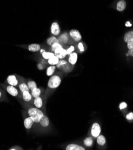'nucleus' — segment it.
Returning a JSON list of instances; mask_svg holds the SVG:
<instances>
[{"label":"nucleus","instance_id":"obj_21","mask_svg":"<svg viewBox=\"0 0 133 150\" xmlns=\"http://www.w3.org/2000/svg\"><path fill=\"white\" fill-rule=\"evenodd\" d=\"M42 88H38V87H36L35 88H34L33 90H32V91L30 92L31 94L32 95L33 97L34 98H36V97H38V96H40L42 95Z\"/></svg>","mask_w":133,"mask_h":150},{"label":"nucleus","instance_id":"obj_9","mask_svg":"<svg viewBox=\"0 0 133 150\" xmlns=\"http://www.w3.org/2000/svg\"><path fill=\"white\" fill-rule=\"evenodd\" d=\"M21 96H22L21 99H22V100L33 105L34 98L33 97L30 92H29V91H24V92H22Z\"/></svg>","mask_w":133,"mask_h":150},{"label":"nucleus","instance_id":"obj_19","mask_svg":"<svg viewBox=\"0 0 133 150\" xmlns=\"http://www.w3.org/2000/svg\"><path fill=\"white\" fill-rule=\"evenodd\" d=\"M127 7V3L125 0H120L116 4V10L118 11H123Z\"/></svg>","mask_w":133,"mask_h":150},{"label":"nucleus","instance_id":"obj_27","mask_svg":"<svg viewBox=\"0 0 133 150\" xmlns=\"http://www.w3.org/2000/svg\"><path fill=\"white\" fill-rule=\"evenodd\" d=\"M7 100V95L4 90L0 87V102Z\"/></svg>","mask_w":133,"mask_h":150},{"label":"nucleus","instance_id":"obj_34","mask_svg":"<svg viewBox=\"0 0 133 150\" xmlns=\"http://www.w3.org/2000/svg\"><path fill=\"white\" fill-rule=\"evenodd\" d=\"M127 107V104L125 102H122L120 105H119V108L121 110H123L124 108H126Z\"/></svg>","mask_w":133,"mask_h":150},{"label":"nucleus","instance_id":"obj_18","mask_svg":"<svg viewBox=\"0 0 133 150\" xmlns=\"http://www.w3.org/2000/svg\"><path fill=\"white\" fill-rule=\"evenodd\" d=\"M26 49L32 52H37L41 50V46L38 44H31L28 45Z\"/></svg>","mask_w":133,"mask_h":150},{"label":"nucleus","instance_id":"obj_28","mask_svg":"<svg viewBox=\"0 0 133 150\" xmlns=\"http://www.w3.org/2000/svg\"><path fill=\"white\" fill-rule=\"evenodd\" d=\"M97 143L100 145H104L106 144V138L103 135H99L97 138Z\"/></svg>","mask_w":133,"mask_h":150},{"label":"nucleus","instance_id":"obj_16","mask_svg":"<svg viewBox=\"0 0 133 150\" xmlns=\"http://www.w3.org/2000/svg\"><path fill=\"white\" fill-rule=\"evenodd\" d=\"M39 125L42 127H47L49 125V119L46 115H43L39 122Z\"/></svg>","mask_w":133,"mask_h":150},{"label":"nucleus","instance_id":"obj_1","mask_svg":"<svg viewBox=\"0 0 133 150\" xmlns=\"http://www.w3.org/2000/svg\"><path fill=\"white\" fill-rule=\"evenodd\" d=\"M22 102L23 103H21L22 104L23 107L25 108L28 115L33 119L35 125H39L40 120L44 115L43 112L41 110L35 107L31 103L26 102L23 100Z\"/></svg>","mask_w":133,"mask_h":150},{"label":"nucleus","instance_id":"obj_13","mask_svg":"<svg viewBox=\"0 0 133 150\" xmlns=\"http://www.w3.org/2000/svg\"><path fill=\"white\" fill-rule=\"evenodd\" d=\"M33 105L40 110L43 108V107H44V100L41 95L40 96L36 97L34 99Z\"/></svg>","mask_w":133,"mask_h":150},{"label":"nucleus","instance_id":"obj_6","mask_svg":"<svg viewBox=\"0 0 133 150\" xmlns=\"http://www.w3.org/2000/svg\"><path fill=\"white\" fill-rule=\"evenodd\" d=\"M56 68L61 69L64 72H70L71 71H72L73 68V65H71L68 62H67L65 60L63 59H60L58 64L56 65Z\"/></svg>","mask_w":133,"mask_h":150},{"label":"nucleus","instance_id":"obj_25","mask_svg":"<svg viewBox=\"0 0 133 150\" xmlns=\"http://www.w3.org/2000/svg\"><path fill=\"white\" fill-rule=\"evenodd\" d=\"M41 56L42 57L45 59V60H48L49 59H50V57H52V56H53L55 55L54 53L53 52H46V51H44L42 53H41Z\"/></svg>","mask_w":133,"mask_h":150},{"label":"nucleus","instance_id":"obj_5","mask_svg":"<svg viewBox=\"0 0 133 150\" xmlns=\"http://www.w3.org/2000/svg\"><path fill=\"white\" fill-rule=\"evenodd\" d=\"M22 77L18 76L17 74H12L9 76L6 79V84L13 86L14 87H18V85L22 79Z\"/></svg>","mask_w":133,"mask_h":150},{"label":"nucleus","instance_id":"obj_39","mask_svg":"<svg viewBox=\"0 0 133 150\" xmlns=\"http://www.w3.org/2000/svg\"><path fill=\"white\" fill-rule=\"evenodd\" d=\"M126 56H129V54H128V53H127V54H126Z\"/></svg>","mask_w":133,"mask_h":150},{"label":"nucleus","instance_id":"obj_14","mask_svg":"<svg viewBox=\"0 0 133 150\" xmlns=\"http://www.w3.org/2000/svg\"><path fill=\"white\" fill-rule=\"evenodd\" d=\"M100 132H101L100 126L97 123L93 124V125L92 126V128H91L92 135L95 138L98 137L100 135Z\"/></svg>","mask_w":133,"mask_h":150},{"label":"nucleus","instance_id":"obj_38","mask_svg":"<svg viewBox=\"0 0 133 150\" xmlns=\"http://www.w3.org/2000/svg\"><path fill=\"white\" fill-rule=\"evenodd\" d=\"M125 26H126L127 27H131V26H132V24H131L129 21H128V22H127L125 23Z\"/></svg>","mask_w":133,"mask_h":150},{"label":"nucleus","instance_id":"obj_37","mask_svg":"<svg viewBox=\"0 0 133 150\" xmlns=\"http://www.w3.org/2000/svg\"><path fill=\"white\" fill-rule=\"evenodd\" d=\"M37 67L39 69H43L44 68V66L43 65V63H39L38 65H37Z\"/></svg>","mask_w":133,"mask_h":150},{"label":"nucleus","instance_id":"obj_4","mask_svg":"<svg viewBox=\"0 0 133 150\" xmlns=\"http://www.w3.org/2000/svg\"><path fill=\"white\" fill-rule=\"evenodd\" d=\"M22 112H23V117L24 118L23 119L24 126L27 130H31L33 129L34 125H35L34 121L33 120V119L28 115L26 110H23Z\"/></svg>","mask_w":133,"mask_h":150},{"label":"nucleus","instance_id":"obj_3","mask_svg":"<svg viewBox=\"0 0 133 150\" xmlns=\"http://www.w3.org/2000/svg\"><path fill=\"white\" fill-rule=\"evenodd\" d=\"M4 88L6 89V91L12 96L19 98V99H22V92L20 91V90L18 88L16 87L13 86H10L7 84H0Z\"/></svg>","mask_w":133,"mask_h":150},{"label":"nucleus","instance_id":"obj_29","mask_svg":"<svg viewBox=\"0 0 133 150\" xmlns=\"http://www.w3.org/2000/svg\"><path fill=\"white\" fill-rule=\"evenodd\" d=\"M50 47H51V49H50L51 52L54 53V52L55 51L56 49H57L58 48H60V47H63L64 46H63V45L62 44H61L60 42H58V43L53 44L52 46H50Z\"/></svg>","mask_w":133,"mask_h":150},{"label":"nucleus","instance_id":"obj_26","mask_svg":"<svg viewBox=\"0 0 133 150\" xmlns=\"http://www.w3.org/2000/svg\"><path fill=\"white\" fill-rule=\"evenodd\" d=\"M56 68V67H55V65H51L50 67H49L47 68L46 70V75L48 76H53V73L55 72V71Z\"/></svg>","mask_w":133,"mask_h":150},{"label":"nucleus","instance_id":"obj_11","mask_svg":"<svg viewBox=\"0 0 133 150\" xmlns=\"http://www.w3.org/2000/svg\"><path fill=\"white\" fill-rule=\"evenodd\" d=\"M70 37L69 35V33L67 32H64L62 34H61L60 36L58 37V39L59 40L60 43L62 44H67L70 42Z\"/></svg>","mask_w":133,"mask_h":150},{"label":"nucleus","instance_id":"obj_8","mask_svg":"<svg viewBox=\"0 0 133 150\" xmlns=\"http://www.w3.org/2000/svg\"><path fill=\"white\" fill-rule=\"evenodd\" d=\"M69 35L70 38L72 39V40L75 42L80 41L82 38L80 32L78 29H75L70 30L69 32Z\"/></svg>","mask_w":133,"mask_h":150},{"label":"nucleus","instance_id":"obj_17","mask_svg":"<svg viewBox=\"0 0 133 150\" xmlns=\"http://www.w3.org/2000/svg\"><path fill=\"white\" fill-rule=\"evenodd\" d=\"M78 54L75 52H73L71 53L70 54H69V57H68V62L72 65H75L77 61H78Z\"/></svg>","mask_w":133,"mask_h":150},{"label":"nucleus","instance_id":"obj_24","mask_svg":"<svg viewBox=\"0 0 133 150\" xmlns=\"http://www.w3.org/2000/svg\"><path fill=\"white\" fill-rule=\"evenodd\" d=\"M60 61V59H59L56 56L54 55L50 59L48 60V63L50 65H56Z\"/></svg>","mask_w":133,"mask_h":150},{"label":"nucleus","instance_id":"obj_12","mask_svg":"<svg viewBox=\"0 0 133 150\" xmlns=\"http://www.w3.org/2000/svg\"><path fill=\"white\" fill-rule=\"evenodd\" d=\"M54 54L60 59H63L67 55V50L65 49H64V47L58 48L54 52Z\"/></svg>","mask_w":133,"mask_h":150},{"label":"nucleus","instance_id":"obj_22","mask_svg":"<svg viewBox=\"0 0 133 150\" xmlns=\"http://www.w3.org/2000/svg\"><path fill=\"white\" fill-rule=\"evenodd\" d=\"M26 83L28 86V88L29 89V91H31L32 90H33L34 88L37 87V85L36 84V83L33 81V80L31 79H26Z\"/></svg>","mask_w":133,"mask_h":150},{"label":"nucleus","instance_id":"obj_15","mask_svg":"<svg viewBox=\"0 0 133 150\" xmlns=\"http://www.w3.org/2000/svg\"><path fill=\"white\" fill-rule=\"evenodd\" d=\"M18 87L20 90V91L21 92H23L24 91H29L28 86V85L26 83V79L23 77L22 78V79L20 81ZM29 92H30V91H29Z\"/></svg>","mask_w":133,"mask_h":150},{"label":"nucleus","instance_id":"obj_2","mask_svg":"<svg viewBox=\"0 0 133 150\" xmlns=\"http://www.w3.org/2000/svg\"><path fill=\"white\" fill-rule=\"evenodd\" d=\"M62 79L61 77L58 76V75H54V76H52V77L50 78L48 83V88L47 91L45 93V96L48 97V94L51 92L53 90L56 89L58 88L60 85L61 84Z\"/></svg>","mask_w":133,"mask_h":150},{"label":"nucleus","instance_id":"obj_33","mask_svg":"<svg viewBox=\"0 0 133 150\" xmlns=\"http://www.w3.org/2000/svg\"><path fill=\"white\" fill-rule=\"evenodd\" d=\"M9 149V150H19V149L22 150L23 149L22 147L19 146H12V147L10 148Z\"/></svg>","mask_w":133,"mask_h":150},{"label":"nucleus","instance_id":"obj_23","mask_svg":"<svg viewBox=\"0 0 133 150\" xmlns=\"http://www.w3.org/2000/svg\"><path fill=\"white\" fill-rule=\"evenodd\" d=\"M58 42H59L58 38H56L55 36H53V35L52 37H50L46 40V44L49 46H52L53 44L58 43Z\"/></svg>","mask_w":133,"mask_h":150},{"label":"nucleus","instance_id":"obj_32","mask_svg":"<svg viewBox=\"0 0 133 150\" xmlns=\"http://www.w3.org/2000/svg\"><path fill=\"white\" fill-rule=\"evenodd\" d=\"M66 50H67V55H69L71 53L74 52V51H75V46H71L70 47H68Z\"/></svg>","mask_w":133,"mask_h":150},{"label":"nucleus","instance_id":"obj_10","mask_svg":"<svg viewBox=\"0 0 133 150\" xmlns=\"http://www.w3.org/2000/svg\"><path fill=\"white\" fill-rule=\"evenodd\" d=\"M50 33L53 36H59L61 33V29L58 23L54 22L52 23L50 26Z\"/></svg>","mask_w":133,"mask_h":150},{"label":"nucleus","instance_id":"obj_30","mask_svg":"<svg viewBox=\"0 0 133 150\" xmlns=\"http://www.w3.org/2000/svg\"><path fill=\"white\" fill-rule=\"evenodd\" d=\"M93 144V140L91 137H88L85 139L84 144L87 146H91Z\"/></svg>","mask_w":133,"mask_h":150},{"label":"nucleus","instance_id":"obj_35","mask_svg":"<svg viewBox=\"0 0 133 150\" xmlns=\"http://www.w3.org/2000/svg\"><path fill=\"white\" fill-rule=\"evenodd\" d=\"M127 120H133V113L132 112H130L128 114H127V117H126Z\"/></svg>","mask_w":133,"mask_h":150},{"label":"nucleus","instance_id":"obj_31","mask_svg":"<svg viewBox=\"0 0 133 150\" xmlns=\"http://www.w3.org/2000/svg\"><path fill=\"white\" fill-rule=\"evenodd\" d=\"M78 48L79 50V52L80 53H83L85 52V46H84V44L82 42H79L78 44Z\"/></svg>","mask_w":133,"mask_h":150},{"label":"nucleus","instance_id":"obj_20","mask_svg":"<svg viewBox=\"0 0 133 150\" xmlns=\"http://www.w3.org/2000/svg\"><path fill=\"white\" fill-rule=\"evenodd\" d=\"M66 150H85V148L80 145L75 144H69L66 147Z\"/></svg>","mask_w":133,"mask_h":150},{"label":"nucleus","instance_id":"obj_36","mask_svg":"<svg viewBox=\"0 0 133 150\" xmlns=\"http://www.w3.org/2000/svg\"><path fill=\"white\" fill-rule=\"evenodd\" d=\"M128 53L129 54V56L133 57V48L128 49Z\"/></svg>","mask_w":133,"mask_h":150},{"label":"nucleus","instance_id":"obj_7","mask_svg":"<svg viewBox=\"0 0 133 150\" xmlns=\"http://www.w3.org/2000/svg\"><path fill=\"white\" fill-rule=\"evenodd\" d=\"M124 40L127 43L128 49L133 48V31L127 32L124 37Z\"/></svg>","mask_w":133,"mask_h":150}]
</instances>
